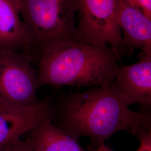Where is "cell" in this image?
<instances>
[{"label":"cell","mask_w":151,"mask_h":151,"mask_svg":"<svg viewBox=\"0 0 151 151\" xmlns=\"http://www.w3.org/2000/svg\"><path fill=\"white\" fill-rule=\"evenodd\" d=\"M132 104L113 82L65 95L57 105L53 104L52 118H57L58 127L73 138L86 137L97 147L115 133L128 130L141 146L150 145L151 112L133 111Z\"/></svg>","instance_id":"cell-1"},{"label":"cell","mask_w":151,"mask_h":151,"mask_svg":"<svg viewBox=\"0 0 151 151\" xmlns=\"http://www.w3.org/2000/svg\"><path fill=\"white\" fill-rule=\"evenodd\" d=\"M40 87L104 86L115 80L119 59L109 46L77 40L53 44L38 53Z\"/></svg>","instance_id":"cell-2"},{"label":"cell","mask_w":151,"mask_h":151,"mask_svg":"<svg viewBox=\"0 0 151 151\" xmlns=\"http://www.w3.org/2000/svg\"><path fill=\"white\" fill-rule=\"evenodd\" d=\"M23 22L34 51L76 39L77 9L74 0H19Z\"/></svg>","instance_id":"cell-3"},{"label":"cell","mask_w":151,"mask_h":151,"mask_svg":"<svg viewBox=\"0 0 151 151\" xmlns=\"http://www.w3.org/2000/svg\"><path fill=\"white\" fill-rule=\"evenodd\" d=\"M76 39L97 47L109 46L120 60L122 35L117 23V0H74Z\"/></svg>","instance_id":"cell-4"},{"label":"cell","mask_w":151,"mask_h":151,"mask_svg":"<svg viewBox=\"0 0 151 151\" xmlns=\"http://www.w3.org/2000/svg\"><path fill=\"white\" fill-rule=\"evenodd\" d=\"M32 58L24 52L0 49V105L29 106L39 101Z\"/></svg>","instance_id":"cell-5"},{"label":"cell","mask_w":151,"mask_h":151,"mask_svg":"<svg viewBox=\"0 0 151 151\" xmlns=\"http://www.w3.org/2000/svg\"><path fill=\"white\" fill-rule=\"evenodd\" d=\"M53 104L50 97L29 106L0 105V151H11L22 136L44 119L52 118Z\"/></svg>","instance_id":"cell-6"},{"label":"cell","mask_w":151,"mask_h":151,"mask_svg":"<svg viewBox=\"0 0 151 151\" xmlns=\"http://www.w3.org/2000/svg\"><path fill=\"white\" fill-rule=\"evenodd\" d=\"M114 82L133 104H138L142 110L150 111L151 54L142 52L138 62L119 66Z\"/></svg>","instance_id":"cell-7"},{"label":"cell","mask_w":151,"mask_h":151,"mask_svg":"<svg viewBox=\"0 0 151 151\" xmlns=\"http://www.w3.org/2000/svg\"><path fill=\"white\" fill-rule=\"evenodd\" d=\"M116 17L124 55L132 54L134 49L151 54V19L124 0H117Z\"/></svg>","instance_id":"cell-8"},{"label":"cell","mask_w":151,"mask_h":151,"mask_svg":"<svg viewBox=\"0 0 151 151\" xmlns=\"http://www.w3.org/2000/svg\"><path fill=\"white\" fill-rule=\"evenodd\" d=\"M0 49L24 52L32 57L34 48L19 0H0Z\"/></svg>","instance_id":"cell-9"},{"label":"cell","mask_w":151,"mask_h":151,"mask_svg":"<svg viewBox=\"0 0 151 151\" xmlns=\"http://www.w3.org/2000/svg\"><path fill=\"white\" fill-rule=\"evenodd\" d=\"M28 134L25 142L32 151H87L77 139L53 124L52 118L44 119Z\"/></svg>","instance_id":"cell-10"},{"label":"cell","mask_w":151,"mask_h":151,"mask_svg":"<svg viewBox=\"0 0 151 151\" xmlns=\"http://www.w3.org/2000/svg\"><path fill=\"white\" fill-rule=\"evenodd\" d=\"M125 2L140 10L147 17L151 19V0H124Z\"/></svg>","instance_id":"cell-11"},{"label":"cell","mask_w":151,"mask_h":151,"mask_svg":"<svg viewBox=\"0 0 151 151\" xmlns=\"http://www.w3.org/2000/svg\"><path fill=\"white\" fill-rule=\"evenodd\" d=\"M11 151H32L25 142L21 140Z\"/></svg>","instance_id":"cell-12"},{"label":"cell","mask_w":151,"mask_h":151,"mask_svg":"<svg viewBox=\"0 0 151 151\" xmlns=\"http://www.w3.org/2000/svg\"><path fill=\"white\" fill-rule=\"evenodd\" d=\"M93 151H113L111 148H109L108 146H106L104 143L101 144V145L97 147L96 149Z\"/></svg>","instance_id":"cell-13"}]
</instances>
